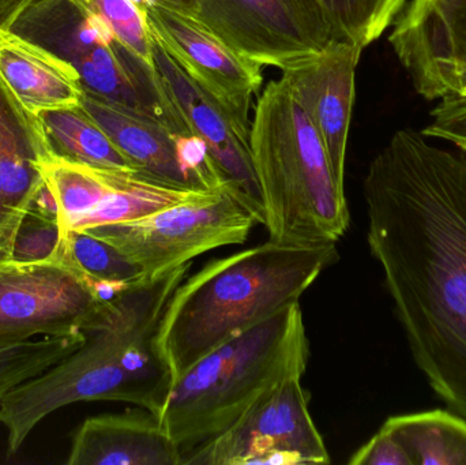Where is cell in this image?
<instances>
[{"label":"cell","instance_id":"cell-1","mask_svg":"<svg viewBox=\"0 0 466 465\" xmlns=\"http://www.w3.org/2000/svg\"><path fill=\"white\" fill-rule=\"evenodd\" d=\"M367 243L410 354L466 420V156L396 131L363 180Z\"/></svg>","mask_w":466,"mask_h":465},{"label":"cell","instance_id":"cell-2","mask_svg":"<svg viewBox=\"0 0 466 465\" xmlns=\"http://www.w3.org/2000/svg\"><path fill=\"white\" fill-rule=\"evenodd\" d=\"M191 262L128 287L109 299L84 344L0 399L8 456L63 407L114 401L160 418L174 379L157 344L167 306L190 273Z\"/></svg>","mask_w":466,"mask_h":465},{"label":"cell","instance_id":"cell-3","mask_svg":"<svg viewBox=\"0 0 466 465\" xmlns=\"http://www.w3.org/2000/svg\"><path fill=\"white\" fill-rule=\"evenodd\" d=\"M339 259L337 245L268 240L187 276L169 299L157 335L174 382L213 349L299 302Z\"/></svg>","mask_w":466,"mask_h":465},{"label":"cell","instance_id":"cell-4","mask_svg":"<svg viewBox=\"0 0 466 465\" xmlns=\"http://www.w3.org/2000/svg\"><path fill=\"white\" fill-rule=\"evenodd\" d=\"M249 147L268 240L337 245L350 224L345 188L337 185L317 128L282 76L258 98Z\"/></svg>","mask_w":466,"mask_h":465},{"label":"cell","instance_id":"cell-5","mask_svg":"<svg viewBox=\"0 0 466 465\" xmlns=\"http://www.w3.org/2000/svg\"><path fill=\"white\" fill-rule=\"evenodd\" d=\"M309 360L303 313L299 302L292 303L182 374L164 404L161 426L185 458L231 428L277 384L303 377Z\"/></svg>","mask_w":466,"mask_h":465},{"label":"cell","instance_id":"cell-6","mask_svg":"<svg viewBox=\"0 0 466 465\" xmlns=\"http://www.w3.org/2000/svg\"><path fill=\"white\" fill-rule=\"evenodd\" d=\"M13 30L71 63L84 89L191 134L156 68L123 45L106 19L78 0H38Z\"/></svg>","mask_w":466,"mask_h":465},{"label":"cell","instance_id":"cell-7","mask_svg":"<svg viewBox=\"0 0 466 465\" xmlns=\"http://www.w3.org/2000/svg\"><path fill=\"white\" fill-rule=\"evenodd\" d=\"M259 226L228 188L202 193L139 220L86 229L157 278L208 251L241 245Z\"/></svg>","mask_w":466,"mask_h":465},{"label":"cell","instance_id":"cell-8","mask_svg":"<svg viewBox=\"0 0 466 465\" xmlns=\"http://www.w3.org/2000/svg\"><path fill=\"white\" fill-rule=\"evenodd\" d=\"M309 412V393L295 376L277 384L220 436L186 453L182 465L329 464Z\"/></svg>","mask_w":466,"mask_h":465},{"label":"cell","instance_id":"cell-9","mask_svg":"<svg viewBox=\"0 0 466 465\" xmlns=\"http://www.w3.org/2000/svg\"><path fill=\"white\" fill-rule=\"evenodd\" d=\"M109 299L57 254L40 262L0 258V347L85 332Z\"/></svg>","mask_w":466,"mask_h":465},{"label":"cell","instance_id":"cell-10","mask_svg":"<svg viewBox=\"0 0 466 465\" xmlns=\"http://www.w3.org/2000/svg\"><path fill=\"white\" fill-rule=\"evenodd\" d=\"M196 18L241 56L281 71L334 41L319 0H198Z\"/></svg>","mask_w":466,"mask_h":465},{"label":"cell","instance_id":"cell-11","mask_svg":"<svg viewBox=\"0 0 466 465\" xmlns=\"http://www.w3.org/2000/svg\"><path fill=\"white\" fill-rule=\"evenodd\" d=\"M84 111L106 131L139 174L169 187L209 193L227 187L207 145L152 115L84 89Z\"/></svg>","mask_w":466,"mask_h":465},{"label":"cell","instance_id":"cell-12","mask_svg":"<svg viewBox=\"0 0 466 465\" xmlns=\"http://www.w3.org/2000/svg\"><path fill=\"white\" fill-rule=\"evenodd\" d=\"M142 10L153 35L180 67L251 131L249 108L262 87V66L233 51L191 14L160 2Z\"/></svg>","mask_w":466,"mask_h":465},{"label":"cell","instance_id":"cell-13","mask_svg":"<svg viewBox=\"0 0 466 465\" xmlns=\"http://www.w3.org/2000/svg\"><path fill=\"white\" fill-rule=\"evenodd\" d=\"M153 38L155 68L169 100L187 130L207 145L227 188L263 226L265 207L252 166L249 130L180 67L155 35Z\"/></svg>","mask_w":466,"mask_h":465},{"label":"cell","instance_id":"cell-14","mask_svg":"<svg viewBox=\"0 0 466 465\" xmlns=\"http://www.w3.org/2000/svg\"><path fill=\"white\" fill-rule=\"evenodd\" d=\"M363 49L331 41L314 59L282 71L306 114L317 128L337 185L345 188V158L355 103L356 70Z\"/></svg>","mask_w":466,"mask_h":465},{"label":"cell","instance_id":"cell-15","mask_svg":"<svg viewBox=\"0 0 466 465\" xmlns=\"http://www.w3.org/2000/svg\"><path fill=\"white\" fill-rule=\"evenodd\" d=\"M52 153L38 116L0 81V258H10L16 231L46 185L40 160Z\"/></svg>","mask_w":466,"mask_h":465},{"label":"cell","instance_id":"cell-16","mask_svg":"<svg viewBox=\"0 0 466 465\" xmlns=\"http://www.w3.org/2000/svg\"><path fill=\"white\" fill-rule=\"evenodd\" d=\"M183 456L147 409L87 418L71 439L68 465H182Z\"/></svg>","mask_w":466,"mask_h":465},{"label":"cell","instance_id":"cell-17","mask_svg":"<svg viewBox=\"0 0 466 465\" xmlns=\"http://www.w3.org/2000/svg\"><path fill=\"white\" fill-rule=\"evenodd\" d=\"M0 81L33 116L81 106V76L71 63L13 29H0Z\"/></svg>","mask_w":466,"mask_h":465},{"label":"cell","instance_id":"cell-18","mask_svg":"<svg viewBox=\"0 0 466 465\" xmlns=\"http://www.w3.org/2000/svg\"><path fill=\"white\" fill-rule=\"evenodd\" d=\"M389 43L410 79L466 60V0H412L391 26Z\"/></svg>","mask_w":466,"mask_h":465},{"label":"cell","instance_id":"cell-19","mask_svg":"<svg viewBox=\"0 0 466 465\" xmlns=\"http://www.w3.org/2000/svg\"><path fill=\"white\" fill-rule=\"evenodd\" d=\"M382 428L410 465H466V420L451 409L397 415Z\"/></svg>","mask_w":466,"mask_h":465},{"label":"cell","instance_id":"cell-20","mask_svg":"<svg viewBox=\"0 0 466 465\" xmlns=\"http://www.w3.org/2000/svg\"><path fill=\"white\" fill-rule=\"evenodd\" d=\"M38 119L54 155L96 168L136 169L81 106L44 112Z\"/></svg>","mask_w":466,"mask_h":465},{"label":"cell","instance_id":"cell-21","mask_svg":"<svg viewBox=\"0 0 466 465\" xmlns=\"http://www.w3.org/2000/svg\"><path fill=\"white\" fill-rule=\"evenodd\" d=\"M57 256L106 298L147 280V273L133 259L86 231L65 232Z\"/></svg>","mask_w":466,"mask_h":465},{"label":"cell","instance_id":"cell-22","mask_svg":"<svg viewBox=\"0 0 466 465\" xmlns=\"http://www.w3.org/2000/svg\"><path fill=\"white\" fill-rule=\"evenodd\" d=\"M334 41L363 49L393 26L408 0H319Z\"/></svg>","mask_w":466,"mask_h":465},{"label":"cell","instance_id":"cell-23","mask_svg":"<svg viewBox=\"0 0 466 465\" xmlns=\"http://www.w3.org/2000/svg\"><path fill=\"white\" fill-rule=\"evenodd\" d=\"M85 339V332H73L38 336L14 346L0 347V399L76 351Z\"/></svg>","mask_w":466,"mask_h":465},{"label":"cell","instance_id":"cell-24","mask_svg":"<svg viewBox=\"0 0 466 465\" xmlns=\"http://www.w3.org/2000/svg\"><path fill=\"white\" fill-rule=\"evenodd\" d=\"M60 240L62 229L56 201L46 183L16 231L10 258L18 262L46 261L56 257Z\"/></svg>","mask_w":466,"mask_h":465},{"label":"cell","instance_id":"cell-25","mask_svg":"<svg viewBox=\"0 0 466 465\" xmlns=\"http://www.w3.org/2000/svg\"><path fill=\"white\" fill-rule=\"evenodd\" d=\"M78 2L103 16L123 45L127 46L133 54L141 57L147 65L155 67V59H153L155 38L147 24V15L139 5L131 0H78Z\"/></svg>","mask_w":466,"mask_h":465},{"label":"cell","instance_id":"cell-26","mask_svg":"<svg viewBox=\"0 0 466 465\" xmlns=\"http://www.w3.org/2000/svg\"><path fill=\"white\" fill-rule=\"evenodd\" d=\"M431 122L421 133L466 149V98L445 97L431 111Z\"/></svg>","mask_w":466,"mask_h":465},{"label":"cell","instance_id":"cell-27","mask_svg":"<svg viewBox=\"0 0 466 465\" xmlns=\"http://www.w3.org/2000/svg\"><path fill=\"white\" fill-rule=\"evenodd\" d=\"M416 92L427 100L466 98V60L437 66L413 81Z\"/></svg>","mask_w":466,"mask_h":465},{"label":"cell","instance_id":"cell-28","mask_svg":"<svg viewBox=\"0 0 466 465\" xmlns=\"http://www.w3.org/2000/svg\"><path fill=\"white\" fill-rule=\"evenodd\" d=\"M38 0H0V29H13L18 19Z\"/></svg>","mask_w":466,"mask_h":465},{"label":"cell","instance_id":"cell-29","mask_svg":"<svg viewBox=\"0 0 466 465\" xmlns=\"http://www.w3.org/2000/svg\"><path fill=\"white\" fill-rule=\"evenodd\" d=\"M461 152L466 156V149H462Z\"/></svg>","mask_w":466,"mask_h":465}]
</instances>
